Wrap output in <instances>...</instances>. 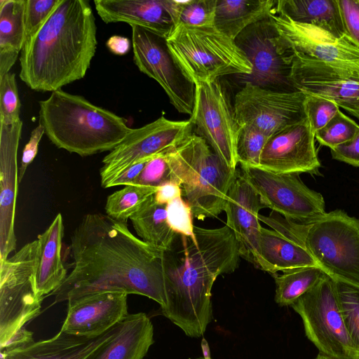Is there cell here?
I'll use <instances>...</instances> for the list:
<instances>
[{
    "mask_svg": "<svg viewBox=\"0 0 359 359\" xmlns=\"http://www.w3.org/2000/svg\"><path fill=\"white\" fill-rule=\"evenodd\" d=\"M332 158L359 168V131L351 140L330 149Z\"/></svg>",
    "mask_w": 359,
    "mask_h": 359,
    "instance_id": "43",
    "label": "cell"
},
{
    "mask_svg": "<svg viewBox=\"0 0 359 359\" xmlns=\"http://www.w3.org/2000/svg\"><path fill=\"white\" fill-rule=\"evenodd\" d=\"M196 87L195 106L189 118L195 133L203 137L230 168L236 169V144L240 126L233 105L218 80L198 82Z\"/></svg>",
    "mask_w": 359,
    "mask_h": 359,
    "instance_id": "15",
    "label": "cell"
},
{
    "mask_svg": "<svg viewBox=\"0 0 359 359\" xmlns=\"http://www.w3.org/2000/svg\"><path fill=\"white\" fill-rule=\"evenodd\" d=\"M358 131L359 125L339 109L325 126L315 133V139L331 149L351 140Z\"/></svg>",
    "mask_w": 359,
    "mask_h": 359,
    "instance_id": "36",
    "label": "cell"
},
{
    "mask_svg": "<svg viewBox=\"0 0 359 359\" xmlns=\"http://www.w3.org/2000/svg\"><path fill=\"white\" fill-rule=\"evenodd\" d=\"M151 158L141 161L128 168L111 182L109 188L115 186H127L133 184L137 177L142 171L147 161Z\"/></svg>",
    "mask_w": 359,
    "mask_h": 359,
    "instance_id": "45",
    "label": "cell"
},
{
    "mask_svg": "<svg viewBox=\"0 0 359 359\" xmlns=\"http://www.w3.org/2000/svg\"><path fill=\"white\" fill-rule=\"evenodd\" d=\"M166 213L168 222L175 233L187 236L194 233L195 226L191 210L182 196L166 205Z\"/></svg>",
    "mask_w": 359,
    "mask_h": 359,
    "instance_id": "41",
    "label": "cell"
},
{
    "mask_svg": "<svg viewBox=\"0 0 359 359\" xmlns=\"http://www.w3.org/2000/svg\"><path fill=\"white\" fill-rule=\"evenodd\" d=\"M20 107L15 74L9 72L0 78V123L19 121Z\"/></svg>",
    "mask_w": 359,
    "mask_h": 359,
    "instance_id": "38",
    "label": "cell"
},
{
    "mask_svg": "<svg viewBox=\"0 0 359 359\" xmlns=\"http://www.w3.org/2000/svg\"><path fill=\"white\" fill-rule=\"evenodd\" d=\"M108 49L113 53L118 55L126 54L130 48V40L121 36H112L106 43Z\"/></svg>",
    "mask_w": 359,
    "mask_h": 359,
    "instance_id": "47",
    "label": "cell"
},
{
    "mask_svg": "<svg viewBox=\"0 0 359 359\" xmlns=\"http://www.w3.org/2000/svg\"><path fill=\"white\" fill-rule=\"evenodd\" d=\"M72 269L50 294L54 303L103 292L145 296L167 305L164 254L100 213L88 214L71 238Z\"/></svg>",
    "mask_w": 359,
    "mask_h": 359,
    "instance_id": "1",
    "label": "cell"
},
{
    "mask_svg": "<svg viewBox=\"0 0 359 359\" xmlns=\"http://www.w3.org/2000/svg\"><path fill=\"white\" fill-rule=\"evenodd\" d=\"M182 197L194 218L217 217L224 210L237 170L230 168L194 131L168 151Z\"/></svg>",
    "mask_w": 359,
    "mask_h": 359,
    "instance_id": "6",
    "label": "cell"
},
{
    "mask_svg": "<svg viewBox=\"0 0 359 359\" xmlns=\"http://www.w3.org/2000/svg\"><path fill=\"white\" fill-rule=\"evenodd\" d=\"M290 55V81L296 90L332 100L359 119V80L302 54Z\"/></svg>",
    "mask_w": 359,
    "mask_h": 359,
    "instance_id": "18",
    "label": "cell"
},
{
    "mask_svg": "<svg viewBox=\"0 0 359 359\" xmlns=\"http://www.w3.org/2000/svg\"><path fill=\"white\" fill-rule=\"evenodd\" d=\"M275 13L317 27L337 38L348 35L337 0H278Z\"/></svg>",
    "mask_w": 359,
    "mask_h": 359,
    "instance_id": "27",
    "label": "cell"
},
{
    "mask_svg": "<svg viewBox=\"0 0 359 359\" xmlns=\"http://www.w3.org/2000/svg\"><path fill=\"white\" fill-rule=\"evenodd\" d=\"M314 359H333V358H329V357L319 353Z\"/></svg>",
    "mask_w": 359,
    "mask_h": 359,
    "instance_id": "50",
    "label": "cell"
},
{
    "mask_svg": "<svg viewBox=\"0 0 359 359\" xmlns=\"http://www.w3.org/2000/svg\"><path fill=\"white\" fill-rule=\"evenodd\" d=\"M196 359H205L203 357H199V358H197Z\"/></svg>",
    "mask_w": 359,
    "mask_h": 359,
    "instance_id": "51",
    "label": "cell"
},
{
    "mask_svg": "<svg viewBox=\"0 0 359 359\" xmlns=\"http://www.w3.org/2000/svg\"><path fill=\"white\" fill-rule=\"evenodd\" d=\"M334 281L345 327L353 350L359 357V286Z\"/></svg>",
    "mask_w": 359,
    "mask_h": 359,
    "instance_id": "34",
    "label": "cell"
},
{
    "mask_svg": "<svg viewBox=\"0 0 359 359\" xmlns=\"http://www.w3.org/2000/svg\"><path fill=\"white\" fill-rule=\"evenodd\" d=\"M45 133L43 126L39 123L31 133L30 138L25 146L19 168V183L22 181L28 165L33 161L38 152L41 137Z\"/></svg>",
    "mask_w": 359,
    "mask_h": 359,
    "instance_id": "44",
    "label": "cell"
},
{
    "mask_svg": "<svg viewBox=\"0 0 359 359\" xmlns=\"http://www.w3.org/2000/svg\"><path fill=\"white\" fill-rule=\"evenodd\" d=\"M240 257L238 243L226 225L194 226L191 236L178 234L164 254L167 305L161 315L187 336H203L212 319V285L219 276L238 268Z\"/></svg>",
    "mask_w": 359,
    "mask_h": 359,
    "instance_id": "2",
    "label": "cell"
},
{
    "mask_svg": "<svg viewBox=\"0 0 359 359\" xmlns=\"http://www.w3.org/2000/svg\"><path fill=\"white\" fill-rule=\"evenodd\" d=\"M264 208L257 193L237 170L225 203L226 225L238 243L241 257L252 264L262 228L259 212Z\"/></svg>",
    "mask_w": 359,
    "mask_h": 359,
    "instance_id": "21",
    "label": "cell"
},
{
    "mask_svg": "<svg viewBox=\"0 0 359 359\" xmlns=\"http://www.w3.org/2000/svg\"><path fill=\"white\" fill-rule=\"evenodd\" d=\"M327 275L316 266L294 268L272 275L276 283V302L280 306H291Z\"/></svg>",
    "mask_w": 359,
    "mask_h": 359,
    "instance_id": "31",
    "label": "cell"
},
{
    "mask_svg": "<svg viewBox=\"0 0 359 359\" xmlns=\"http://www.w3.org/2000/svg\"><path fill=\"white\" fill-rule=\"evenodd\" d=\"M180 196H182L181 187L174 183H168L161 186L154 194L156 201L165 205Z\"/></svg>",
    "mask_w": 359,
    "mask_h": 359,
    "instance_id": "46",
    "label": "cell"
},
{
    "mask_svg": "<svg viewBox=\"0 0 359 359\" xmlns=\"http://www.w3.org/2000/svg\"><path fill=\"white\" fill-rule=\"evenodd\" d=\"M174 59L195 83L230 74L248 76L252 65L236 41L215 25H176L166 38Z\"/></svg>",
    "mask_w": 359,
    "mask_h": 359,
    "instance_id": "7",
    "label": "cell"
},
{
    "mask_svg": "<svg viewBox=\"0 0 359 359\" xmlns=\"http://www.w3.org/2000/svg\"><path fill=\"white\" fill-rule=\"evenodd\" d=\"M34 341L33 332L27 330L25 327L19 330L14 336L0 348L1 351L11 349Z\"/></svg>",
    "mask_w": 359,
    "mask_h": 359,
    "instance_id": "48",
    "label": "cell"
},
{
    "mask_svg": "<svg viewBox=\"0 0 359 359\" xmlns=\"http://www.w3.org/2000/svg\"><path fill=\"white\" fill-rule=\"evenodd\" d=\"M193 131V124L189 119L176 121L163 116L133 129L103 158L100 170L102 187L109 188L111 182L128 168L172 148Z\"/></svg>",
    "mask_w": 359,
    "mask_h": 359,
    "instance_id": "14",
    "label": "cell"
},
{
    "mask_svg": "<svg viewBox=\"0 0 359 359\" xmlns=\"http://www.w3.org/2000/svg\"><path fill=\"white\" fill-rule=\"evenodd\" d=\"M39 104V123L57 148L86 156L111 151L132 132L122 117L61 89Z\"/></svg>",
    "mask_w": 359,
    "mask_h": 359,
    "instance_id": "4",
    "label": "cell"
},
{
    "mask_svg": "<svg viewBox=\"0 0 359 359\" xmlns=\"http://www.w3.org/2000/svg\"><path fill=\"white\" fill-rule=\"evenodd\" d=\"M347 34L359 46V0H337Z\"/></svg>",
    "mask_w": 359,
    "mask_h": 359,
    "instance_id": "42",
    "label": "cell"
},
{
    "mask_svg": "<svg viewBox=\"0 0 359 359\" xmlns=\"http://www.w3.org/2000/svg\"><path fill=\"white\" fill-rule=\"evenodd\" d=\"M127 298L126 292H103L70 299L60 330L77 337H98L129 314Z\"/></svg>",
    "mask_w": 359,
    "mask_h": 359,
    "instance_id": "19",
    "label": "cell"
},
{
    "mask_svg": "<svg viewBox=\"0 0 359 359\" xmlns=\"http://www.w3.org/2000/svg\"><path fill=\"white\" fill-rule=\"evenodd\" d=\"M59 1L60 0H25L24 43L42 27Z\"/></svg>",
    "mask_w": 359,
    "mask_h": 359,
    "instance_id": "40",
    "label": "cell"
},
{
    "mask_svg": "<svg viewBox=\"0 0 359 359\" xmlns=\"http://www.w3.org/2000/svg\"><path fill=\"white\" fill-rule=\"evenodd\" d=\"M253 264L271 275L298 267L318 266L302 245L277 231L262 226Z\"/></svg>",
    "mask_w": 359,
    "mask_h": 359,
    "instance_id": "25",
    "label": "cell"
},
{
    "mask_svg": "<svg viewBox=\"0 0 359 359\" xmlns=\"http://www.w3.org/2000/svg\"><path fill=\"white\" fill-rule=\"evenodd\" d=\"M25 0L0 1V78L10 72L25 40Z\"/></svg>",
    "mask_w": 359,
    "mask_h": 359,
    "instance_id": "29",
    "label": "cell"
},
{
    "mask_svg": "<svg viewBox=\"0 0 359 359\" xmlns=\"http://www.w3.org/2000/svg\"><path fill=\"white\" fill-rule=\"evenodd\" d=\"M97 27L86 0H60L23 44L20 78L32 90L51 93L83 79L97 48Z\"/></svg>",
    "mask_w": 359,
    "mask_h": 359,
    "instance_id": "3",
    "label": "cell"
},
{
    "mask_svg": "<svg viewBox=\"0 0 359 359\" xmlns=\"http://www.w3.org/2000/svg\"><path fill=\"white\" fill-rule=\"evenodd\" d=\"M271 15L248 27L235 39L252 65L245 82L285 92L296 91L290 81L291 55L282 53Z\"/></svg>",
    "mask_w": 359,
    "mask_h": 359,
    "instance_id": "16",
    "label": "cell"
},
{
    "mask_svg": "<svg viewBox=\"0 0 359 359\" xmlns=\"http://www.w3.org/2000/svg\"><path fill=\"white\" fill-rule=\"evenodd\" d=\"M105 23L135 25L168 38L175 28L169 0H95Z\"/></svg>",
    "mask_w": 359,
    "mask_h": 359,
    "instance_id": "22",
    "label": "cell"
},
{
    "mask_svg": "<svg viewBox=\"0 0 359 359\" xmlns=\"http://www.w3.org/2000/svg\"><path fill=\"white\" fill-rule=\"evenodd\" d=\"M175 27L215 25L217 0H169Z\"/></svg>",
    "mask_w": 359,
    "mask_h": 359,
    "instance_id": "33",
    "label": "cell"
},
{
    "mask_svg": "<svg viewBox=\"0 0 359 359\" xmlns=\"http://www.w3.org/2000/svg\"><path fill=\"white\" fill-rule=\"evenodd\" d=\"M157 188L140 185H127L107 197L105 211L111 219L126 223L154 195Z\"/></svg>",
    "mask_w": 359,
    "mask_h": 359,
    "instance_id": "32",
    "label": "cell"
},
{
    "mask_svg": "<svg viewBox=\"0 0 359 359\" xmlns=\"http://www.w3.org/2000/svg\"><path fill=\"white\" fill-rule=\"evenodd\" d=\"M119 323L96 338H86L60 330L53 337L1 351V359H87L112 337Z\"/></svg>",
    "mask_w": 359,
    "mask_h": 359,
    "instance_id": "23",
    "label": "cell"
},
{
    "mask_svg": "<svg viewBox=\"0 0 359 359\" xmlns=\"http://www.w3.org/2000/svg\"><path fill=\"white\" fill-rule=\"evenodd\" d=\"M239 170L264 206L287 219L306 223L326 213L322 194L309 188L299 175L276 173L254 166H241Z\"/></svg>",
    "mask_w": 359,
    "mask_h": 359,
    "instance_id": "12",
    "label": "cell"
},
{
    "mask_svg": "<svg viewBox=\"0 0 359 359\" xmlns=\"http://www.w3.org/2000/svg\"><path fill=\"white\" fill-rule=\"evenodd\" d=\"M273 0H217L215 26L235 41L248 27L275 13Z\"/></svg>",
    "mask_w": 359,
    "mask_h": 359,
    "instance_id": "28",
    "label": "cell"
},
{
    "mask_svg": "<svg viewBox=\"0 0 359 359\" xmlns=\"http://www.w3.org/2000/svg\"><path fill=\"white\" fill-rule=\"evenodd\" d=\"M259 219L302 245L333 279L359 286V219L335 210L306 223L273 211Z\"/></svg>",
    "mask_w": 359,
    "mask_h": 359,
    "instance_id": "5",
    "label": "cell"
},
{
    "mask_svg": "<svg viewBox=\"0 0 359 359\" xmlns=\"http://www.w3.org/2000/svg\"><path fill=\"white\" fill-rule=\"evenodd\" d=\"M154 194L130 219L140 239L161 251L168 252L172 249L178 234L168 222L166 205L157 203Z\"/></svg>",
    "mask_w": 359,
    "mask_h": 359,
    "instance_id": "30",
    "label": "cell"
},
{
    "mask_svg": "<svg viewBox=\"0 0 359 359\" xmlns=\"http://www.w3.org/2000/svg\"><path fill=\"white\" fill-rule=\"evenodd\" d=\"M258 167L276 173L320 175L315 133L307 118L271 136Z\"/></svg>",
    "mask_w": 359,
    "mask_h": 359,
    "instance_id": "17",
    "label": "cell"
},
{
    "mask_svg": "<svg viewBox=\"0 0 359 359\" xmlns=\"http://www.w3.org/2000/svg\"><path fill=\"white\" fill-rule=\"evenodd\" d=\"M133 58L142 73L156 81L180 112L192 115L196 100V83L178 65L166 38L142 27L130 25Z\"/></svg>",
    "mask_w": 359,
    "mask_h": 359,
    "instance_id": "11",
    "label": "cell"
},
{
    "mask_svg": "<svg viewBox=\"0 0 359 359\" xmlns=\"http://www.w3.org/2000/svg\"><path fill=\"white\" fill-rule=\"evenodd\" d=\"M291 306L302 318L306 336L320 353L333 359H359L347 333L332 277L327 275Z\"/></svg>",
    "mask_w": 359,
    "mask_h": 359,
    "instance_id": "9",
    "label": "cell"
},
{
    "mask_svg": "<svg viewBox=\"0 0 359 359\" xmlns=\"http://www.w3.org/2000/svg\"><path fill=\"white\" fill-rule=\"evenodd\" d=\"M154 343V327L148 316L128 314L116 334L87 359H143Z\"/></svg>",
    "mask_w": 359,
    "mask_h": 359,
    "instance_id": "24",
    "label": "cell"
},
{
    "mask_svg": "<svg viewBox=\"0 0 359 359\" xmlns=\"http://www.w3.org/2000/svg\"><path fill=\"white\" fill-rule=\"evenodd\" d=\"M306 93L276 90L244 82L236 94L233 109L241 126H248L271 137L306 118Z\"/></svg>",
    "mask_w": 359,
    "mask_h": 359,
    "instance_id": "13",
    "label": "cell"
},
{
    "mask_svg": "<svg viewBox=\"0 0 359 359\" xmlns=\"http://www.w3.org/2000/svg\"><path fill=\"white\" fill-rule=\"evenodd\" d=\"M168 150L158 154L149 160L133 184L157 189L168 183L177 184L170 165Z\"/></svg>",
    "mask_w": 359,
    "mask_h": 359,
    "instance_id": "37",
    "label": "cell"
},
{
    "mask_svg": "<svg viewBox=\"0 0 359 359\" xmlns=\"http://www.w3.org/2000/svg\"><path fill=\"white\" fill-rule=\"evenodd\" d=\"M38 246L33 241L0 260V348L41 313L43 298L36 286Z\"/></svg>",
    "mask_w": 359,
    "mask_h": 359,
    "instance_id": "8",
    "label": "cell"
},
{
    "mask_svg": "<svg viewBox=\"0 0 359 359\" xmlns=\"http://www.w3.org/2000/svg\"><path fill=\"white\" fill-rule=\"evenodd\" d=\"M63 235L62 216L58 213L48 228L38 236L36 286L42 298L57 289L67 276L62 260Z\"/></svg>",
    "mask_w": 359,
    "mask_h": 359,
    "instance_id": "26",
    "label": "cell"
},
{
    "mask_svg": "<svg viewBox=\"0 0 359 359\" xmlns=\"http://www.w3.org/2000/svg\"><path fill=\"white\" fill-rule=\"evenodd\" d=\"M269 137L248 126H241L236 138V153L241 166L258 167Z\"/></svg>",
    "mask_w": 359,
    "mask_h": 359,
    "instance_id": "35",
    "label": "cell"
},
{
    "mask_svg": "<svg viewBox=\"0 0 359 359\" xmlns=\"http://www.w3.org/2000/svg\"><path fill=\"white\" fill-rule=\"evenodd\" d=\"M339 110L334 102L306 93L304 111L314 133L325 126Z\"/></svg>",
    "mask_w": 359,
    "mask_h": 359,
    "instance_id": "39",
    "label": "cell"
},
{
    "mask_svg": "<svg viewBox=\"0 0 359 359\" xmlns=\"http://www.w3.org/2000/svg\"><path fill=\"white\" fill-rule=\"evenodd\" d=\"M201 348L205 359H212L210 355V351L208 343L205 338L201 340Z\"/></svg>",
    "mask_w": 359,
    "mask_h": 359,
    "instance_id": "49",
    "label": "cell"
},
{
    "mask_svg": "<svg viewBox=\"0 0 359 359\" xmlns=\"http://www.w3.org/2000/svg\"><path fill=\"white\" fill-rule=\"evenodd\" d=\"M271 19L282 53L302 54L359 80V46L349 36L337 38L320 28L294 22L275 13Z\"/></svg>",
    "mask_w": 359,
    "mask_h": 359,
    "instance_id": "10",
    "label": "cell"
},
{
    "mask_svg": "<svg viewBox=\"0 0 359 359\" xmlns=\"http://www.w3.org/2000/svg\"><path fill=\"white\" fill-rule=\"evenodd\" d=\"M22 121L0 123V260L8 259L16 248L14 230L19 171L18 149Z\"/></svg>",
    "mask_w": 359,
    "mask_h": 359,
    "instance_id": "20",
    "label": "cell"
}]
</instances>
